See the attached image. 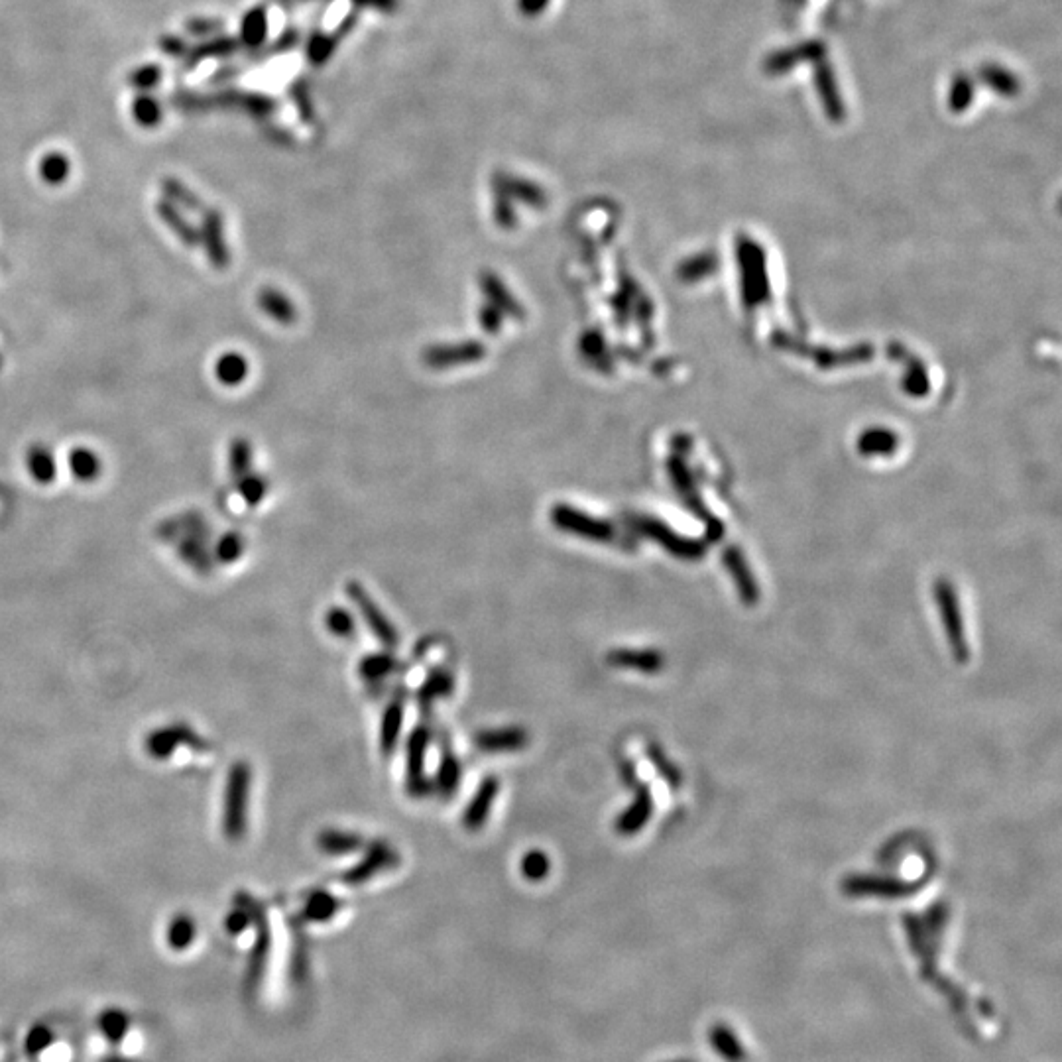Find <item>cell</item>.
Returning a JSON list of instances; mask_svg holds the SVG:
<instances>
[{
  "instance_id": "83f0119b",
  "label": "cell",
  "mask_w": 1062,
  "mask_h": 1062,
  "mask_svg": "<svg viewBox=\"0 0 1062 1062\" xmlns=\"http://www.w3.org/2000/svg\"><path fill=\"white\" fill-rule=\"evenodd\" d=\"M207 225H209V227H207V229H209V231H207L209 256H211V260L217 262L219 266H225L229 254H227V250H225V242H223V238H221V235H223V233H221V221H219V217H213V223H211V219H209Z\"/></svg>"
},
{
  "instance_id": "4fadbf2b",
  "label": "cell",
  "mask_w": 1062,
  "mask_h": 1062,
  "mask_svg": "<svg viewBox=\"0 0 1062 1062\" xmlns=\"http://www.w3.org/2000/svg\"><path fill=\"white\" fill-rule=\"evenodd\" d=\"M608 663L614 665V667H624V669H636V671H644V673H653L657 669H661L663 665V659L657 651H636V649H614L610 651L608 655Z\"/></svg>"
},
{
  "instance_id": "44dd1931",
  "label": "cell",
  "mask_w": 1062,
  "mask_h": 1062,
  "mask_svg": "<svg viewBox=\"0 0 1062 1062\" xmlns=\"http://www.w3.org/2000/svg\"><path fill=\"white\" fill-rule=\"evenodd\" d=\"M258 305L272 317L276 319L278 323H292L295 319V307L294 303L280 292L276 290H264L262 294L258 295Z\"/></svg>"
},
{
  "instance_id": "2e32d148",
  "label": "cell",
  "mask_w": 1062,
  "mask_h": 1062,
  "mask_svg": "<svg viewBox=\"0 0 1062 1062\" xmlns=\"http://www.w3.org/2000/svg\"><path fill=\"white\" fill-rule=\"evenodd\" d=\"M189 734V728H160L146 738V752L158 760L170 758L177 744H183L185 736Z\"/></svg>"
},
{
  "instance_id": "7a4b0ae2",
  "label": "cell",
  "mask_w": 1062,
  "mask_h": 1062,
  "mask_svg": "<svg viewBox=\"0 0 1062 1062\" xmlns=\"http://www.w3.org/2000/svg\"><path fill=\"white\" fill-rule=\"evenodd\" d=\"M429 744V730L425 726L413 728L406 744V789L412 797H427L433 791V779H429L425 773Z\"/></svg>"
},
{
  "instance_id": "5bb4252c",
  "label": "cell",
  "mask_w": 1062,
  "mask_h": 1062,
  "mask_svg": "<svg viewBox=\"0 0 1062 1062\" xmlns=\"http://www.w3.org/2000/svg\"><path fill=\"white\" fill-rule=\"evenodd\" d=\"M651 811H653L651 797H649L646 789H642L638 793V797L634 799V803L620 815V819L616 823V830L620 834H624V836H630V834L638 832L640 828H644L646 823H648Z\"/></svg>"
},
{
  "instance_id": "ba28073f",
  "label": "cell",
  "mask_w": 1062,
  "mask_h": 1062,
  "mask_svg": "<svg viewBox=\"0 0 1062 1062\" xmlns=\"http://www.w3.org/2000/svg\"><path fill=\"white\" fill-rule=\"evenodd\" d=\"M553 524L563 531L577 533V535L589 537V539L604 541V539L610 537V530L604 524H600V522H596L592 518H587L585 514H581V512H577L573 508H567V506H557L553 510Z\"/></svg>"
},
{
  "instance_id": "277c9868",
  "label": "cell",
  "mask_w": 1062,
  "mask_h": 1062,
  "mask_svg": "<svg viewBox=\"0 0 1062 1062\" xmlns=\"http://www.w3.org/2000/svg\"><path fill=\"white\" fill-rule=\"evenodd\" d=\"M347 592H349L354 604L358 606V610L362 614V620L366 622V626L370 628L374 638L380 644H384L386 648L398 646V632H396L394 624L386 618V614L380 610V606L364 592V589L353 581V583H349Z\"/></svg>"
},
{
  "instance_id": "5b68a950",
  "label": "cell",
  "mask_w": 1062,
  "mask_h": 1062,
  "mask_svg": "<svg viewBox=\"0 0 1062 1062\" xmlns=\"http://www.w3.org/2000/svg\"><path fill=\"white\" fill-rule=\"evenodd\" d=\"M474 746L484 754H512L528 746V732L520 726L488 728L474 736Z\"/></svg>"
},
{
  "instance_id": "7402d4cb",
  "label": "cell",
  "mask_w": 1062,
  "mask_h": 1062,
  "mask_svg": "<svg viewBox=\"0 0 1062 1062\" xmlns=\"http://www.w3.org/2000/svg\"><path fill=\"white\" fill-rule=\"evenodd\" d=\"M943 610H944V624H946V634L950 638V644L956 651L958 659L964 661L966 659V646H964V636H962V624H960V618H958V610H956V604L954 600L944 594L943 596Z\"/></svg>"
},
{
  "instance_id": "52a82bcc",
  "label": "cell",
  "mask_w": 1062,
  "mask_h": 1062,
  "mask_svg": "<svg viewBox=\"0 0 1062 1062\" xmlns=\"http://www.w3.org/2000/svg\"><path fill=\"white\" fill-rule=\"evenodd\" d=\"M461 781H463V766L457 754L453 752L451 744L445 740L441 746V760H439L437 773H435L433 791H437L443 799H451L459 791Z\"/></svg>"
},
{
  "instance_id": "4dcf8cb0",
  "label": "cell",
  "mask_w": 1062,
  "mask_h": 1062,
  "mask_svg": "<svg viewBox=\"0 0 1062 1062\" xmlns=\"http://www.w3.org/2000/svg\"><path fill=\"white\" fill-rule=\"evenodd\" d=\"M242 549H244V541L236 535V533H227L221 541H219V547H217V555L221 561L225 563H233L240 555H242Z\"/></svg>"
},
{
  "instance_id": "3957f363",
  "label": "cell",
  "mask_w": 1062,
  "mask_h": 1062,
  "mask_svg": "<svg viewBox=\"0 0 1062 1062\" xmlns=\"http://www.w3.org/2000/svg\"><path fill=\"white\" fill-rule=\"evenodd\" d=\"M400 862L398 852L384 840H376L368 846L364 856L354 864L351 870L345 872L343 882L347 885H362L370 882L372 878L394 870Z\"/></svg>"
},
{
  "instance_id": "f546056e",
  "label": "cell",
  "mask_w": 1062,
  "mask_h": 1062,
  "mask_svg": "<svg viewBox=\"0 0 1062 1062\" xmlns=\"http://www.w3.org/2000/svg\"><path fill=\"white\" fill-rule=\"evenodd\" d=\"M69 172V164L63 156H48L42 162V177L50 183H61Z\"/></svg>"
},
{
  "instance_id": "e0dca14e",
  "label": "cell",
  "mask_w": 1062,
  "mask_h": 1062,
  "mask_svg": "<svg viewBox=\"0 0 1062 1062\" xmlns=\"http://www.w3.org/2000/svg\"><path fill=\"white\" fill-rule=\"evenodd\" d=\"M215 376L223 386H238L248 376V360L238 353H225L217 358Z\"/></svg>"
},
{
  "instance_id": "603a6c76",
  "label": "cell",
  "mask_w": 1062,
  "mask_h": 1062,
  "mask_svg": "<svg viewBox=\"0 0 1062 1062\" xmlns=\"http://www.w3.org/2000/svg\"><path fill=\"white\" fill-rule=\"evenodd\" d=\"M520 872L522 876L528 880V882H543L549 872H551V860L549 856L543 852V850H537L533 848L530 852H526L520 860Z\"/></svg>"
},
{
  "instance_id": "7c38bea8",
  "label": "cell",
  "mask_w": 1062,
  "mask_h": 1062,
  "mask_svg": "<svg viewBox=\"0 0 1062 1062\" xmlns=\"http://www.w3.org/2000/svg\"><path fill=\"white\" fill-rule=\"evenodd\" d=\"M364 840L356 832L327 828L317 836V848L327 856H349L362 848Z\"/></svg>"
},
{
  "instance_id": "836d02e7",
  "label": "cell",
  "mask_w": 1062,
  "mask_h": 1062,
  "mask_svg": "<svg viewBox=\"0 0 1062 1062\" xmlns=\"http://www.w3.org/2000/svg\"><path fill=\"white\" fill-rule=\"evenodd\" d=\"M681 1062H683V1061H681Z\"/></svg>"
},
{
  "instance_id": "8fae6325",
  "label": "cell",
  "mask_w": 1062,
  "mask_h": 1062,
  "mask_svg": "<svg viewBox=\"0 0 1062 1062\" xmlns=\"http://www.w3.org/2000/svg\"><path fill=\"white\" fill-rule=\"evenodd\" d=\"M708 1043L714 1049V1053H718V1057L726 1062L746 1061L744 1045L740 1043L738 1035L724 1023H716L710 1027Z\"/></svg>"
},
{
  "instance_id": "d4e9b609",
  "label": "cell",
  "mask_w": 1062,
  "mask_h": 1062,
  "mask_svg": "<svg viewBox=\"0 0 1062 1062\" xmlns=\"http://www.w3.org/2000/svg\"><path fill=\"white\" fill-rule=\"evenodd\" d=\"M478 356H482V349L478 345H471V347H465V345H459L455 349H437V351H431L427 354V360L429 364L433 366H449V364H459L463 358L465 360H476Z\"/></svg>"
},
{
  "instance_id": "ac0fdd59",
  "label": "cell",
  "mask_w": 1062,
  "mask_h": 1062,
  "mask_svg": "<svg viewBox=\"0 0 1062 1062\" xmlns=\"http://www.w3.org/2000/svg\"><path fill=\"white\" fill-rule=\"evenodd\" d=\"M846 891L848 893H876V895H889V897H895V895H903V893H909L913 891L917 885L901 884V882H893V880H880V878H852L846 882Z\"/></svg>"
},
{
  "instance_id": "8992f818",
  "label": "cell",
  "mask_w": 1062,
  "mask_h": 1062,
  "mask_svg": "<svg viewBox=\"0 0 1062 1062\" xmlns=\"http://www.w3.org/2000/svg\"><path fill=\"white\" fill-rule=\"evenodd\" d=\"M498 793H500V779L498 777H484L478 787H476V793L472 795L471 803L467 805V809L463 811V826L467 830H480L482 826L486 825L490 813H492V807H494V801L498 799Z\"/></svg>"
},
{
  "instance_id": "d6a6232c",
  "label": "cell",
  "mask_w": 1062,
  "mask_h": 1062,
  "mask_svg": "<svg viewBox=\"0 0 1062 1062\" xmlns=\"http://www.w3.org/2000/svg\"><path fill=\"white\" fill-rule=\"evenodd\" d=\"M193 937V923L189 917H177L170 927V943L172 946H185Z\"/></svg>"
},
{
  "instance_id": "ffe728a7",
  "label": "cell",
  "mask_w": 1062,
  "mask_h": 1062,
  "mask_svg": "<svg viewBox=\"0 0 1062 1062\" xmlns=\"http://www.w3.org/2000/svg\"><path fill=\"white\" fill-rule=\"evenodd\" d=\"M396 669V659L390 653H370L358 663V673L364 681H382Z\"/></svg>"
},
{
  "instance_id": "30bf717a",
  "label": "cell",
  "mask_w": 1062,
  "mask_h": 1062,
  "mask_svg": "<svg viewBox=\"0 0 1062 1062\" xmlns=\"http://www.w3.org/2000/svg\"><path fill=\"white\" fill-rule=\"evenodd\" d=\"M453 689H455L453 675L445 669H433L417 691V703L421 710H427L433 703L451 697Z\"/></svg>"
},
{
  "instance_id": "9c48e42d",
  "label": "cell",
  "mask_w": 1062,
  "mask_h": 1062,
  "mask_svg": "<svg viewBox=\"0 0 1062 1062\" xmlns=\"http://www.w3.org/2000/svg\"><path fill=\"white\" fill-rule=\"evenodd\" d=\"M404 714H406V701L404 697H394L382 712L380 720V750L390 756L398 742L404 728Z\"/></svg>"
},
{
  "instance_id": "6da1fadb",
  "label": "cell",
  "mask_w": 1062,
  "mask_h": 1062,
  "mask_svg": "<svg viewBox=\"0 0 1062 1062\" xmlns=\"http://www.w3.org/2000/svg\"><path fill=\"white\" fill-rule=\"evenodd\" d=\"M252 769L246 762H236L229 769L223 793V834L227 840L238 842L248 828Z\"/></svg>"
},
{
  "instance_id": "d6986e66",
  "label": "cell",
  "mask_w": 1062,
  "mask_h": 1062,
  "mask_svg": "<svg viewBox=\"0 0 1062 1062\" xmlns=\"http://www.w3.org/2000/svg\"><path fill=\"white\" fill-rule=\"evenodd\" d=\"M26 465H28L30 476L40 484H50L58 474L54 455L44 445L30 447L26 455Z\"/></svg>"
},
{
  "instance_id": "cb8c5ba5",
  "label": "cell",
  "mask_w": 1062,
  "mask_h": 1062,
  "mask_svg": "<svg viewBox=\"0 0 1062 1062\" xmlns=\"http://www.w3.org/2000/svg\"><path fill=\"white\" fill-rule=\"evenodd\" d=\"M339 909V901L329 895V893H323V891H317L313 893L309 899H307V905H305V915L311 919V921H327L335 915V911Z\"/></svg>"
},
{
  "instance_id": "484cf974",
  "label": "cell",
  "mask_w": 1062,
  "mask_h": 1062,
  "mask_svg": "<svg viewBox=\"0 0 1062 1062\" xmlns=\"http://www.w3.org/2000/svg\"><path fill=\"white\" fill-rule=\"evenodd\" d=\"M325 626L335 638H351L354 634L353 614L347 608L333 606L327 610Z\"/></svg>"
},
{
  "instance_id": "1f68e13d",
  "label": "cell",
  "mask_w": 1062,
  "mask_h": 1062,
  "mask_svg": "<svg viewBox=\"0 0 1062 1062\" xmlns=\"http://www.w3.org/2000/svg\"><path fill=\"white\" fill-rule=\"evenodd\" d=\"M231 455H233V457H231V471H233V474H236V476H244L246 471H248V467H250V457H252V453H250V445H248L246 441L238 439L235 445H233Z\"/></svg>"
},
{
  "instance_id": "f1b7e54d",
  "label": "cell",
  "mask_w": 1062,
  "mask_h": 1062,
  "mask_svg": "<svg viewBox=\"0 0 1062 1062\" xmlns=\"http://www.w3.org/2000/svg\"><path fill=\"white\" fill-rule=\"evenodd\" d=\"M240 494L250 506H254V504H258L264 498L266 482L262 478H258V476L244 474V478L240 480Z\"/></svg>"
},
{
  "instance_id": "9a60e30c",
  "label": "cell",
  "mask_w": 1062,
  "mask_h": 1062,
  "mask_svg": "<svg viewBox=\"0 0 1062 1062\" xmlns=\"http://www.w3.org/2000/svg\"><path fill=\"white\" fill-rule=\"evenodd\" d=\"M67 465L71 474L81 482H93L103 471V461L89 447H75L73 451H69Z\"/></svg>"
},
{
  "instance_id": "4316f807",
  "label": "cell",
  "mask_w": 1062,
  "mask_h": 1062,
  "mask_svg": "<svg viewBox=\"0 0 1062 1062\" xmlns=\"http://www.w3.org/2000/svg\"><path fill=\"white\" fill-rule=\"evenodd\" d=\"M561 0H516V8L522 14V18L541 22L549 18L553 12H557Z\"/></svg>"
}]
</instances>
